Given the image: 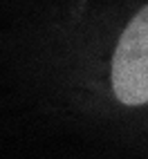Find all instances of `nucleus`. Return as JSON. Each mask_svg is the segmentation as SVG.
<instances>
[{
    "label": "nucleus",
    "mask_w": 148,
    "mask_h": 159,
    "mask_svg": "<svg viewBox=\"0 0 148 159\" xmlns=\"http://www.w3.org/2000/svg\"><path fill=\"white\" fill-rule=\"evenodd\" d=\"M112 88L126 105L148 103V5L119 38L112 58Z\"/></svg>",
    "instance_id": "1"
}]
</instances>
